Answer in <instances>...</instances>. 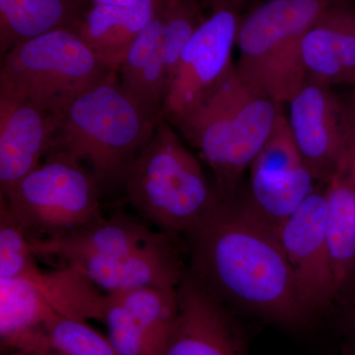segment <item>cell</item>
I'll return each instance as SVG.
<instances>
[{"mask_svg":"<svg viewBox=\"0 0 355 355\" xmlns=\"http://www.w3.org/2000/svg\"><path fill=\"white\" fill-rule=\"evenodd\" d=\"M321 186L304 164L282 179L250 181L246 202L257 216L277 230Z\"/></svg>","mask_w":355,"mask_h":355,"instance_id":"cell-22","label":"cell"},{"mask_svg":"<svg viewBox=\"0 0 355 355\" xmlns=\"http://www.w3.org/2000/svg\"><path fill=\"white\" fill-rule=\"evenodd\" d=\"M46 340L57 355H116L108 338L85 321L51 312L44 323Z\"/></svg>","mask_w":355,"mask_h":355,"instance_id":"cell-25","label":"cell"},{"mask_svg":"<svg viewBox=\"0 0 355 355\" xmlns=\"http://www.w3.org/2000/svg\"><path fill=\"white\" fill-rule=\"evenodd\" d=\"M241 15L230 7L212 9L182 53L163 105V116L171 125L207 97L234 65Z\"/></svg>","mask_w":355,"mask_h":355,"instance_id":"cell-8","label":"cell"},{"mask_svg":"<svg viewBox=\"0 0 355 355\" xmlns=\"http://www.w3.org/2000/svg\"><path fill=\"white\" fill-rule=\"evenodd\" d=\"M162 116L140 106L121 87L118 72L110 71L69 105L51 150L87 163L100 186H114L123 183Z\"/></svg>","mask_w":355,"mask_h":355,"instance_id":"cell-3","label":"cell"},{"mask_svg":"<svg viewBox=\"0 0 355 355\" xmlns=\"http://www.w3.org/2000/svg\"><path fill=\"white\" fill-rule=\"evenodd\" d=\"M60 120L30 103L0 94V197L51 153Z\"/></svg>","mask_w":355,"mask_h":355,"instance_id":"cell-12","label":"cell"},{"mask_svg":"<svg viewBox=\"0 0 355 355\" xmlns=\"http://www.w3.org/2000/svg\"><path fill=\"white\" fill-rule=\"evenodd\" d=\"M326 197L331 268L340 291L355 270V89L345 101L342 146Z\"/></svg>","mask_w":355,"mask_h":355,"instance_id":"cell-13","label":"cell"},{"mask_svg":"<svg viewBox=\"0 0 355 355\" xmlns=\"http://www.w3.org/2000/svg\"><path fill=\"white\" fill-rule=\"evenodd\" d=\"M9 355H28V354H24V352H13L12 354H10Z\"/></svg>","mask_w":355,"mask_h":355,"instance_id":"cell-30","label":"cell"},{"mask_svg":"<svg viewBox=\"0 0 355 355\" xmlns=\"http://www.w3.org/2000/svg\"><path fill=\"white\" fill-rule=\"evenodd\" d=\"M53 355H57V354H53Z\"/></svg>","mask_w":355,"mask_h":355,"instance_id":"cell-32","label":"cell"},{"mask_svg":"<svg viewBox=\"0 0 355 355\" xmlns=\"http://www.w3.org/2000/svg\"><path fill=\"white\" fill-rule=\"evenodd\" d=\"M160 8L163 53L171 83L184 48L207 17L197 0H160Z\"/></svg>","mask_w":355,"mask_h":355,"instance_id":"cell-24","label":"cell"},{"mask_svg":"<svg viewBox=\"0 0 355 355\" xmlns=\"http://www.w3.org/2000/svg\"><path fill=\"white\" fill-rule=\"evenodd\" d=\"M301 58L307 79L355 84V6L342 2L322 14L303 37Z\"/></svg>","mask_w":355,"mask_h":355,"instance_id":"cell-16","label":"cell"},{"mask_svg":"<svg viewBox=\"0 0 355 355\" xmlns=\"http://www.w3.org/2000/svg\"><path fill=\"white\" fill-rule=\"evenodd\" d=\"M163 18L157 10L128 50L118 74L121 87L140 106L163 116L170 78L162 49Z\"/></svg>","mask_w":355,"mask_h":355,"instance_id":"cell-18","label":"cell"},{"mask_svg":"<svg viewBox=\"0 0 355 355\" xmlns=\"http://www.w3.org/2000/svg\"><path fill=\"white\" fill-rule=\"evenodd\" d=\"M349 0H266L241 16L236 46L240 78L259 94L284 106L307 76L303 37L331 7Z\"/></svg>","mask_w":355,"mask_h":355,"instance_id":"cell-5","label":"cell"},{"mask_svg":"<svg viewBox=\"0 0 355 355\" xmlns=\"http://www.w3.org/2000/svg\"><path fill=\"white\" fill-rule=\"evenodd\" d=\"M102 322L116 355H151L144 331L114 294H107Z\"/></svg>","mask_w":355,"mask_h":355,"instance_id":"cell-28","label":"cell"},{"mask_svg":"<svg viewBox=\"0 0 355 355\" xmlns=\"http://www.w3.org/2000/svg\"><path fill=\"white\" fill-rule=\"evenodd\" d=\"M170 234L154 232L132 217L116 214L97 219L64 234L30 239L34 254L57 259L62 266L83 257H118L170 241Z\"/></svg>","mask_w":355,"mask_h":355,"instance_id":"cell-14","label":"cell"},{"mask_svg":"<svg viewBox=\"0 0 355 355\" xmlns=\"http://www.w3.org/2000/svg\"><path fill=\"white\" fill-rule=\"evenodd\" d=\"M123 184L137 211L167 234H189L223 200L164 116Z\"/></svg>","mask_w":355,"mask_h":355,"instance_id":"cell-4","label":"cell"},{"mask_svg":"<svg viewBox=\"0 0 355 355\" xmlns=\"http://www.w3.org/2000/svg\"><path fill=\"white\" fill-rule=\"evenodd\" d=\"M288 105L287 121L303 162L327 184L342 146L345 101L328 84L306 79Z\"/></svg>","mask_w":355,"mask_h":355,"instance_id":"cell-10","label":"cell"},{"mask_svg":"<svg viewBox=\"0 0 355 355\" xmlns=\"http://www.w3.org/2000/svg\"><path fill=\"white\" fill-rule=\"evenodd\" d=\"M282 113V105L240 78L234 64L200 104L172 125L209 166L221 198H230Z\"/></svg>","mask_w":355,"mask_h":355,"instance_id":"cell-2","label":"cell"},{"mask_svg":"<svg viewBox=\"0 0 355 355\" xmlns=\"http://www.w3.org/2000/svg\"><path fill=\"white\" fill-rule=\"evenodd\" d=\"M114 295L144 331L151 355L160 354L179 314L178 288L144 287Z\"/></svg>","mask_w":355,"mask_h":355,"instance_id":"cell-23","label":"cell"},{"mask_svg":"<svg viewBox=\"0 0 355 355\" xmlns=\"http://www.w3.org/2000/svg\"><path fill=\"white\" fill-rule=\"evenodd\" d=\"M36 263L29 236L0 202V279H22Z\"/></svg>","mask_w":355,"mask_h":355,"instance_id":"cell-27","label":"cell"},{"mask_svg":"<svg viewBox=\"0 0 355 355\" xmlns=\"http://www.w3.org/2000/svg\"><path fill=\"white\" fill-rule=\"evenodd\" d=\"M159 0L132 6L91 4L72 28L110 71L118 72L139 33L157 10Z\"/></svg>","mask_w":355,"mask_h":355,"instance_id":"cell-17","label":"cell"},{"mask_svg":"<svg viewBox=\"0 0 355 355\" xmlns=\"http://www.w3.org/2000/svg\"><path fill=\"white\" fill-rule=\"evenodd\" d=\"M28 355H53V352H51V354H28Z\"/></svg>","mask_w":355,"mask_h":355,"instance_id":"cell-31","label":"cell"},{"mask_svg":"<svg viewBox=\"0 0 355 355\" xmlns=\"http://www.w3.org/2000/svg\"><path fill=\"white\" fill-rule=\"evenodd\" d=\"M304 165L286 114H280L272 133L250 167V180L272 181L291 174Z\"/></svg>","mask_w":355,"mask_h":355,"instance_id":"cell-26","label":"cell"},{"mask_svg":"<svg viewBox=\"0 0 355 355\" xmlns=\"http://www.w3.org/2000/svg\"><path fill=\"white\" fill-rule=\"evenodd\" d=\"M0 202L31 240L64 234L103 217L98 180L78 159L57 149Z\"/></svg>","mask_w":355,"mask_h":355,"instance_id":"cell-7","label":"cell"},{"mask_svg":"<svg viewBox=\"0 0 355 355\" xmlns=\"http://www.w3.org/2000/svg\"><path fill=\"white\" fill-rule=\"evenodd\" d=\"M109 72L72 28H64L22 42L2 58L0 94L62 119L79 95Z\"/></svg>","mask_w":355,"mask_h":355,"instance_id":"cell-6","label":"cell"},{"mask_svg":"<svg viewBox=\"0 0 355 355\" xmlns=\"http://www.w3.org/2000/svg\"><path fill=\"white\" fill-rule=\"evenodd\" d=\"M64 266L83 273L107 294L144 287L177 289L184 277L170 241L118 257H83Z\"/></svg>","mask_w":355,"mask_h":355,"instance_id":"cell-15","label":"cell"},{"mask_svg":"<svg viewBox=\"0 0 355 355\" xmlns=\"http://www.w3.org/2000/svg\"><path fill=\"white\" fill-rule=\"evenodd\" d=\"M327 220L326 188L319 187L277 230L301 297L310 311L329 304L338 292Z\"/></svg>","mask_w":355,"mask_h":355,"instance_id":"cell-9","label":"cell"},{"mask_svg":"<svg viewBox=\"0 0 355 355\" xmlns=\"http://www.w3.org/2000/svg\"><path fill=\"white\" fill-rule=\"evenodd\" d=\"M92 4L99 6H132L139 3L141 0H90Z\"/></svg>","mask_w":355,"mask_h":355,"instance_id":"cell-29","label":"cell"},{"mask_svg":"<svg viewBox=\"0 0 355 355\" xmlns=\"http://www.w3.org/2000/svg\"><path fill=\"white\" fill-rule=\"evenodd\" d=\"M22 279L31 282L58 314L80 321H103L107 295L73 268L62 266L55 272H44L36 265Z\"/></svg>","mask_w":355,"mask_h":355,"instance_id":"cell-21","label":"cell"},{"mask_svg":"<svg viewBox=\"0 0 355 355\" xmlns=\"http://www.w3.org/2000/svg\"><path fill=\"white\" fill-rule=\"evenodd\" d=\"M190 238L196 277L214 295L295 324L311 312L296 286L277 230L234 197L223 198Z\"/></svg>","mask_w":355,"mask_h":355,"instance_id":"cell-1","label":"cell"},{"mask_svg":"<svg viewBox=\"0 0 355 355\" xmlns=\"http://www.w3.org/2000/svg\"><path fill=\"white\" fill-rule=\"evenodd\" d=\"M53 308L31 282L0 279L1 347L28 354H51L44 323Z\"/></svg>","mask_w":355,"mask_h":355,"instance_id":"cell-19","label":"cell"},{"mask_svg":"<svg viewBox=\"0 0 355 355\" xmlns=\"http://www.w3.org/2000/svg\"><path fill=\"white\" fill-rule=\"evenodd\" d=\"M179 314L159 355H242L217 297L195 275L178 287Z\"/></svg>","mask_w":355,"mask_h":355,"instance_id":"cell-11","label":"cell"},{"mask_svg":"<svg viewBox=\"0 0 355 355\" xmlns=\"http://www.w3.org/2000/svg\"><path fill=\"white\" fill-rule=\"evenodd\" d=\"M90 0H9L0 3V53L64 28L78 24Z\"/></svg>","mask_w":355,"mask_h":355,"instance_id":"cell-20","label":"cell"}]
</instances>
